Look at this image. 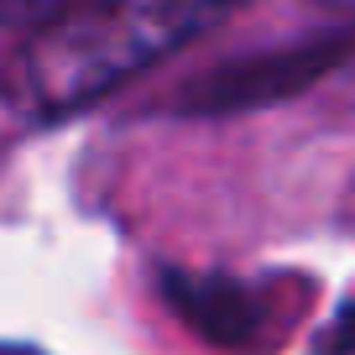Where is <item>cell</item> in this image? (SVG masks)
<instances>
[{"mask_svg":"<svg viewBox=\"0 0 355 355\" xmlns=\"http://www.w3.org/2000/svg\"><path fill=\"white\" fill-rule=\"evenodd\" d=\"M241 0H68L0 78V100L47 125L100 105L183 42L214 32Z\"/></svg>","mask_w":355,"mask_h":355,"instance_id":"obj_1","label":"cell"},{"mask_svg":"<svg viewBox=\"0 0 355 355\" xmlns=\"http://www.w3.org/2000/svg\"><path fill=\"white\" fill-rule=\"evenodd\" d=\"M167 309L183 313L204 340L220 345H245L261 334V303L251 288L220 277H167Z\"/></svg>","mask_w":355,"mask_h":355,"instance_id":"obj_2","label":"cell"},{"mask_svg":"<svg viewBox=\"0 0 355 355\" xmlns=\"http://www.w3.org/2000/svg\"><path fill=\"white\" fill-rule=\"evenodd\" d=\"M319 47H303V53H282L266 58V63H245V68H225V73L204 78L193 89V105L199 110H230V105H251V100H272L282 89L303 84L309 73H319L324 58H313Z\"/></svg>","mask_w":355,"mask_h":355,"instance_id":"obj_3","label":"cell"},{"mask_svg":"<svg viewBox=\"0 0 355 355\" xmlns=\"http://www.w3.org/2000/svg\"><path fill=\"white\" fill-rule=\"evenodd\" d=\"M329 6H340V11H355V0H329Z\"/></svg>","mask_w":355,"mask_h":355,"instance_id":"obj_4","label":"cell"},{"mask_svg":"<svg viewBox=\"0 0 355 355\" xmlns=\"http://www.w3.org/2000/svg\"><path fill=\"white\" fill-rule=\"evenodd\" d=\"M16 6H37V0H16ZM63 6H68V0H63Z\"/></svg>","mask_w":355,"mask_h":355,"instance_id":"obj_5","label":"cell"}]
</instances>
